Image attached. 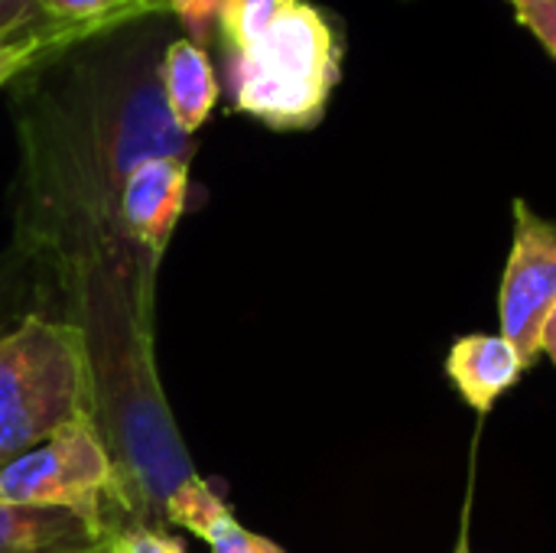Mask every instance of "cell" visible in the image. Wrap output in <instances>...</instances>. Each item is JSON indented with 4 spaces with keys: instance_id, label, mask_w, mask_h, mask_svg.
Returning a JSON list of instances; mask_svg holds the SVG:
<instances>
[{
    "instance_id": "obj_1",
    "label": "cell",
    "mask_w": 556,
    "mask_h": 553,
    "mask_svg": "<svg viewBox=\"0 0 556 553\" xmlns=\"http://www.w3.org/2000/svg\"><path fill=\"white\" fill-rule=\"evenodd\" d=\"M94 46L68 65H42L16 91L20 222L46 251H137L117 225V196L150 156L192 160L163 98V52L150 39Z\"/></svg>"
},
{
    "instance_id": "obj_2",
    "label": "cell",
    "mask_w": 556,
    "mask_h": 553,
    "mask_svg": "<svg viewBox=\"0 0 556 553\" xmlns=\"http://www.w3.org/2000/svg\"><path fill=\"white\" fill-rule=\"evenodd\" d=\"M339 78L342 36L309 0H287L251 49L228 55L231 108L270 130L316 127Z\"/></svg>"
},
{
    "instance_id": "obj_3",
    "label": "cell",
    "mask_w": 556,
    "mask_h": 553,
    "mask_svg": "<svg viewBox=\"0 0 556 553\" xmlns=\"http://www.w3.org/2000/svg\"><path fill=\"white\" fill-rule=\"evenodd\" d=\"M78 417H94L81 329L68 319L26 316L0 336V469Z\"/></svg>"
},
{
    "instance_id": "obj_4",
    "label": "cell",
    "mask_w": 556,
    "mask_h": 553,
    "mask_svg": "<svg viewBox=\"0 0 556 553\" xmlns=\"http://www.w3.org/2000/svg\"><path fill=\"white\" fill-rule=\"evenodd\" d=\"M0 502L62 508L104 535H117L111 518V508L124 518L117 466L98 420L78 417L0 469Z\"/></svg>"
},
{
    "instance_id": "obj_5",
    "label": "cell",
    "mask_w": 556,
    "mask_h": 553,
    "mask_svg": "<svg viewBox=\"0 0 556 553\" xmlns=\"http://www.w3.org/2000/svg\"><path fill=\"white\" fill-rule=\"evenodd\" d=\"M556 310V222L515 199L511 251L498 287V336L531 365L541 355L544 326Z\"/></svg>"
},
{
    "instance_id": "obj_6",
    "label": "cell",
    "mask_w": 556,
    "mask_h": 553,
    "mask_svg": "<svg viewBox=\"0 0 556 553\" xmlns=\"http://www.w3.org/2000/svg\"><path fill=\"white\" fill-rule=\"evenodd\" d=\"M189 199V160L150 156L130 169L117 196L121 235L160 264Z\"/></svg>"
},
{
    "instance_id": "obj_7",
    "label": "cell",
    "mask_w": 556,
    "mask_h": 553,
    "mask_svg": "<svg viewBox=\"0 0 556 553\" xmlns=\"http://www.w3.org/2000/svg\"><path fill=\"white\" fill-rule=\"evenodd\" d=\"M528 368L531 362L498 332L459 336L446 355V378L476 414H489Z\"/></svg>"
},
{
    "instance_id": "obj_8",
    "label": "cell",
    "mask_w": 556,
    "mask_h": 553,
    "mask_svg": "<svg viewBox=\"0 0 556 553\" xmlns=\"http://www.w3.org/2000/svg\"><path fill=\"white\" fill-rule=\"evenodd\" d=\"M108 541L72 512L0 502V553H108Z\"/></svg>"
},
{
    "instance_id": "obj_9",
    "label": "cell",
    "mask_w": 556,
    "mask_h": 553,
    "mask_svg": "<svg viewBox=\"0 0 556 553\" xmlns=\"http://www.w3.org/2000/svg\"><path fill=\"white\" fill-rule=\"evenodd\" d=\"M160 81H163V98H166V111L173 124L186 137H192L212 117L215 101H218V78H215V65L208 52L189 36L173 39L163 49Z\"/></svg>"
},
{
    "instance_id": "obj_10",
    "label": "cell",
    "mask_w": 556,
    "mask_h": 553,
    "mask_svg": "<svg viewBox=\"0 0 556 553\" xmlns=\"http://www.w3.org/2000/svg\"><path fill=\"white\" fill-rule=\"evenodd\" d=\"M78 46H85L78 33L55 26L46 16L0 29V88H7L16 78H26L42 65L59 62Z\"/></svg>"
},
{
    "instance_id": "obj_11",
    "label": "cell",
    "mask_w": 556,
    "mask_h": 553,
    "mask_svg": "<svg viewBox=\"0 0 556 553\" xmlns=\"http://www.w3.org/2000/svg\"><path fill=\"white\" fill-rule=\"evenodd\" d=\"M36 3L49 23L78 33L85 42L114 36L143 16L169 13L166 0H36Z\"/></svg>"
},
{
    "instance_id": "obj_12",
    "label": "cell",
    "mask_w": 556,
    "mask_h": 553,
    "mask_svg": "<svg viewBox=\"0 0 556 553\" xmlns=\"http://www.w3.org/2000/svg\"><path fill=\"white\" fill-rule=\"evenodd\" d=\"M163 515H166V525L192 531V535H195L199 541H205L208 548H212L228 528L238 525V518H235V512L228 508V502H225L199 473L189 476V479H182V482L169 492V499H166V505H163Z\"/></svg>"
},
{
    "instance_id": "obj_13",
    "label": "cell",
    "mask_w": 556,
    "mask_h": 553,
    "mask_svg": "<svg viewBox=\"0 0 556 553\" xmlns=\"http://www.w3.org/2000/svg\"><path fill=\"white\" fill-rule=\"evenodd\" d=\"M287 0H222L218 7V26L228 46V55L251 49L267 26L277 20Z\"/></svg>"
},
{
    "instance_id": "obj_14",
    "label": "cell",
    "mask_w": 556,
    "mask_h": 553,
    "mask_svg": "<svg viewBox=\"0 0 556 553\" xmlns=\"http://www.w3.org/2000/svg\"><path fill=\"white\" fill-rule=\"evenodd\" d=\"M518 23L556 59V0H508Z\"/></svg>"
},
{
    "instance_id": "obj_15",
    "label": "cell",
    "mask_w": 556,
    "mask_h": 553,
    "mask_svg": "<svg viewBox=\"0 0 556 553\" xmlns=\"http://www.w3.org/2000/svg\"><path fill=\"white\" fill-rule=\"evenodd\" d=\"M108 553H186V548L156 528H124L111 535Z\"/></svg>"
},
{
    "instance_id": "obj_16",
    "label": "cell",
    "mask_w": 556,
    "mask_h": 553,
    "mask_svg": "<svg viewBox=\"0 0 556 553\" xmlns=\"http://www.w3.org/2000/svg\"><path fill=\"white\" fill-rule=\"evenodd\" d=\"M212 553H283L274 541L261 538V535H251L241 521L235 528H228L215 544Z\"/></svg>"
},
{
    "instance_id": "obj_17",
    "label": "cell",
    "mask_w": 556,
    "mask_h": 553,
    "mask_svg": "<svg viewBox=\"0 0 556 553\" xmlns=\"http://www.w3.org/2000/svg\"><path fill=\"white\" fill-rule=\"evenodd\" d=\"M39 3L36 0H0V29L26 23V20H39Z\"/></svg>"
},
{
    "instance_id": "obj_18",
    "label": "cell",
    "mask_w": 556,
    "mask_h": 553,
    "mask_svg": "<svg viewBox=\"0 0 556 553\" xmlns=\"http://www.w3.org/2000/svg\"><path fill=\"white\" fill-rule=\"evenodd\" d=\"M541 352L551 359L556 365V310L551 313V319H547V326H544V336H541Z\"/></svg>"
},
{
    "instance_id": "obj_19",
    "label": "cell",
    "mask_w": 556,
    "mask_h": 553,
    "mask_svg": "<svg viewBox=\"0 0 556 553\" xmlns=\"http://www.w3.org/2000/svg\"><path fill=\"white\" fill-rule=\"evenodd\" d=\"M456 553H472V551H469V544H466V538L459 541V548H456Z\"/></svg>"
}]
</instances>
